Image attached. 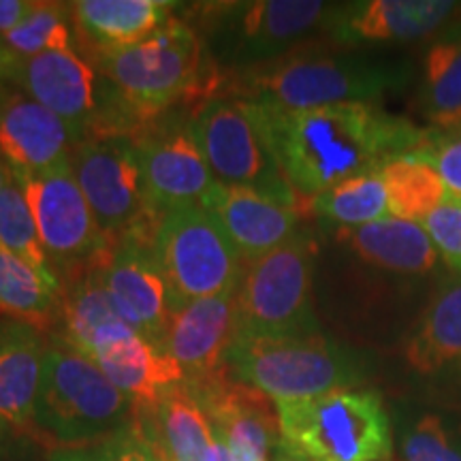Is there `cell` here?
<instances>
[{
    "instance_id": "d6a6232c",
    "label": "cell",
    "mask_w": 461,
    "mask_h": 461,
    "mask_svg": "<svg viewBox=\"0 0 461 461\" xmlns=\"http://www.w3.org/2000/svg\"><path fill=\"white\" fill-rule=\"evenodd\" d=\"M71 9L62 3H34L31 14L20 26L0 34V43L11 56L32 58L58 50H73L71 43Z\"/></svg>"
},
{
    "instance_id": "60d3db41",
    "label": "cell",
    "mask_w": 461,
    "mask_h": 461,
    "mask_svg": "<svg viewBox=\"0 0 461 461\" xmlns=\"http://www.w3.org/2000/svg\"><path fill=\"white\" fill-rule=\"evenodd\" d=\"M14 180H15L14 171H11V167L5 163V158L0 157V190H3L9 182H14Z\"/></svg>"
},
{
    "instance_id": "3957f363",
    "label": "cell",
    "mask_w": 461,
    "mask_h": 461,
    "mask_svg": "<svg viewBox=\"0 0 461 461\" xmlns=\"http://www.w3.org/2000/svg\"><path fill=\"white\" fill-rule=\"evenodd\" d=\"M132 420V403L95 361L65 339L45 348L34 411L39 438L56 448L103 445Z\"/></svg>"
},
{
    "instance_id": "836d02e7",
    "label": "cell",
    "mask_w": 461,
    "mask_h": 461,
    "mask_svg": "<svg viewBox=\"0 0 461 461\" xmlns=\"http://www.w3.org/2000/svg\"><path fill=\"white\" fill-rule=\"evenodd\" d=\"M403 461H461V438L436 414L420 417L402 440Z\"/></svg>"
},
{
    "instance_id": "8fae6325",
    "label": "cell",
    "mask_w": 461,
    "mask_h": 461,
    "mask_svg": "<svg viewBox=\"0 0 461 461\" xmlns=\"http://www.w3.org/2000/svg\"><path fill=\"white\" fill-rule=\"evenodd\" d=\"M190 129L218 182L302 210L303 201L282 176L244 101L214 96L199 109Z\"/></svg>"
},
{
    "instance_id": "7bdbcfd3",
    "label": "cell",
    "mask_w": 461,
    "mask_h": 461,
    "mask_svg": "<svg viewBox=\"0 0 461 461\" xmlns=\"http://www.w3.org/2000/svg\"><path fill=\"white\" fill-rule=\"evenodd\" d=\"M295 461H297V459H295Z\"/></svg>"
},
{
    "instance_id": "30bf717a",
    "label": "cell",
    "mask_w": 461,
    "mask_h": 461,
    "mask_svg": "<svg viewBox=\"0 0 461 461\" xmlns=\"http://www.w3.org/2000/svg\"><path fill=\"white\" fill-rule=\"evenodd\" d=\"M339 5L321 0H257L207 11L210 48L230 71L278 60L333 24Z\"/></svg>"
},
{
    "instance_id": "f1b7e54d",
    "label": "cell",
    "mask_w": 461,
    "mask_h": 461,
    "mask_svg": "<svg viewBox=\"0 0 461 461\" xmlns=\"http://www.w3.org/2000/svg\"><path fill=\"white\" fill-rule=\"evenodd\" d=\"M0 312L17 322L48 330L62 316V295L48 285L37 269L31 267L7 248L0 246Z\"/></svg>"
},
{
    "instance_id": "52a82bcc",
    "label": "cell",
    "mask_w": 461,
    "mask_h": 461,
    "mask_svg": "<svg viewBox=\"0 0 461 461\" xmlns=\"http://www.w3.org/2000/svg\"><path fill=\"white\" fill-rule=\"evenodd\" d=\"M95 67L122 99L148 120L199 88L205 43L186 22L171 17L143 41L118 50H95Z\"/></svg>"
},
{
    "instance_id": "6da1fadb",
    "label": "cell",
    "mask_w": 461,
    "mask_h": 461,
    "mask_svg": "<svg viewBox=\"0 0 461 461\" xmlns=\"http://www.w3.org/2000/svg\"><path fill=\"white\" fill-rule=\"evenodd\" d=\"M244 103L282 176L308 203L348 177L411 157L423 141L419 126L378 103H338L293 112Z\"/></svg>"
},
{
    "instance_id": "74e56055",
    "label": "cell",
    "mask_w": 461,
    "mask_h": 461,
    "mask_svg": "<svg viewBox=\"0 0 461 461\" xmlns=\"http://www.w3.org/2000/svg\"><path fill=\"white\" fill-rule=\"evenodd\" d=\"M32 0H0V34H7L26 20Z\"/></svg>"
},
{
    "instance_id": "603a6c76",
    "label": "cell",
    "mask_w": 461,
    "mask_h": 461,
    "mask_svg": "<svg viewBox=\"0 0 461 461\" xmlns=\"http://www.w3.org/2000/svg\"><path fill=\"white\" fill-rule=\"evenodd\" d=\"M92 361L115 389L122 391L135 414L154 412L167 391L186 383L182 367L165 353L163 346L140 331L107 346Z\"/></svg>"
},
{
    "instance_id": "e575fe53",
    "label": "cell",
    "mask_w": 461,
    "mask_h": 461,
    "mask_svg": "<svg viewBox=\"0 0 461 461\" xmlns=\"http://www.w3.org/2000/svg\"><path fill=\"white\" fill-rule=\"evenodd\" d=\"M411 157L434 167L445 182L448 199L461 201V124L453 129H425L423 141Z\"/></svg>"
},
{
    "instance_id": "83f0119b",
    "label": "cell",
    "mask_w": 461,
    "mask_h": 461,
    "mask_svg": "<svg viewBox=\"0 0 461 461\" xmlns=\"http://www.w3.org/2000/svg\"><path fill=\"white\" fill-rule=\"evenodd\" d=\"M417 101L429 129L461 124V22L445 28L425 50Z\"/></svg>"
},
{
    "instance_id": "7c38bea8",
    "label": "cell",
    "mask_w": 461,
    "mask_h": 461,
    "mask_svg": "<svg viewBox=\"0 0 461 461\" xmlns=\"http://www.w3.org/2000/svg\"><path fill=\"white\" fill-rule=\"evenodd\" d=\"M73 171L109 244L141 233L148 207L135 137L112 135L73 146Z\"/></svg>"
},
{
    "instance_id": "f35d334b",
    "label": "cell",
    "mask_w": 461,
    "mask_h": 461,
    "mask_svg": "<svg viewBox=\"0 0 461 461\" xmlns=\"http://www.w3.org/2000/svg\"><path fill=\"white\" fill-rule=\"evenodd\" d=\"M50 461H109V442L90 447L56 448Z\"/></svg>"
},
{
    "instance_id": "b9f144b4",
    "label": "cell",
    "mask_w": 461,
    "mask_h": 461,
    "mask_svg": "<svg viewBox=\"0 0 461 461\" xmlns=\"http://www.w3.org/2000/svg\"><path fill=\"white\" fill-rule=\"evenodd\" d=\"M7 429H9V425L5 423L3 417H0V442H3V438H5V434H7Z\"/></svg>"
},
{
    "instance_id": "4fadbf2b",
    "label": "cell",
    "mask_w": 461,
    "mask_h": 461,
    "mask_svg": "<svg viewBox=\"0 0 461 461\" xmlns=\"http://www.w3.org/2000/svg\"><path fill=\"white\" fill-rule=\"evenodd\" d=\"M15 182L24 190L39 235L54 265L60 261L99 263L109 257L113 246L103 235L79 188L73 160L48 173L15 176Z\"/></svg>"
},
{
    "instance_id": "ac0fdd59",
    "label": "cell",
    "mask_w": 461,
    "mask_h": 461,
    "mask_svg": "<svg viewBox=\"0 0 461 461\" xmlns=\"http://www.w3.org/2000/svg\"><path fill=\"white\" fill-rule=\"evenodd\" d=\"M459 11L448 0H366L339 5L330 28L333 41L412 43L440 34Z\"/></svg>"
},
{
    "instance_id": "5b68a950",
    "label": "cell",
    "mask_w": 461,
    "mask_h": 461,
    "mask_svg": "<svg viewBox=\"0 0 461 461\" xmlns=\"http://www.w3.org/2000/svg\"><path fill=\"white\" fill-rule=\"evenodd\" d=\"M280 447L297 461H387L391 420L376 391L346 387L276 402Z\"/></svg>"
},
{
    "instance_id": "4316f807",
    "label": "cell",
    "mask_w": 461,
    "mask_h": 461,
    "mask_svg": "<svg viewBox=\"0 0 461 461\" xmlns=\"http://www.w3.org/2000/svg\"><path fill=\"white\" fill-rule=\"evenodd\" d=\"M71 17L95 50L129 48L148 39L171 20L177 3L167 0H79Z\"/></svg>"
},
{
    "instance_id": "7a4b0ae2",
    "label": "cell",
    "mask_w": 461,
    "mask_h": 461,
    "mask_svg": "<svg viewBox=\"0 0 461 461\" xmlns=\"http://www.w3.org/2000/svg\"><path fill=\"white\" fill-rule=\"evenodd\" d=\"M414 67L406 58L366 51L295 50L278 60L230 71L229 99L276 109H312L338 103H376L402 90Z\"/></svg>"
},
{
    "instance_id": "2e32d148",
    "label": "cell",
    "mask_w": 461,
    "mask_h": 461,
    "mask_svg": "<svg viewBox=\"0 0 461 461\" xmlns=\"http://www.w3.org/2000/svg\"><path fill=\"white\" fill-rule=\"evenodd\" d=\"M152 214H165L171 207L201 203L218 180L201 152L190 124L165 132L135 135Z\"/></svg>"
},
{
    "instance_id": "f546056e",
    "label": "cell",
    "mask_w": 461,
    "mask_h": 461,
    "mask_svg": "<svg viewBox=\"0 0 461 461\" xmlns=\"http://www.w3.org/2000/svg\"><path fill=\"white\" fill-rule=\"evenodd\" d=\"M387 188L389 214L400 221L423 222L448 199L447 186L434 167L414 157H402L380 167Z\"/></svg>"
},
{
    "instance_id": "e0dca14e",
    "label": "cell",
    "mask_w": 461,
    "mask_h": 461,
    "mask_svg": "<svg viewBox=\"0 0 461 461\" xmlns=\"http://www.w3.org/2000/svg\"><path fill=\"white\" fill-rule=\"evenodd\" d=\"M186 389L235 461H267L272 447L280 445L278 412H272L269 397L235 380L230 372Z\"/></svg>"
},
{
    "instance_id": "d4e9b609",
    "label": "cell",
    "mask_w": 461,
    "mask_h": 461,
    "mask_svg": "<svg viewBox=\"0 0 461 461\" xmlns=\"http://www.w3.org/2000/svg\"><path fill=\"white\" fill-rule=\"evenodd\" d=\"M105 261L86 269L62 295V339L88 359H95L107 346L137 331L109 295L103 278Z\"/></svg>"
},
{
    "instance_id": "8d00e7d4",
    "label": "cell",
    "mask_w": 461,
    "mask_h": 461,
    "mask_svg": "<svg viewBox=\"0 0 461 461\" xmlns=\"http://www.w3.org/2000/svg\"><path fill=\"white\" fill-rule=\"evenodd\" d=\"M109 461H163L135 423L109 440Z\"/></svg>"
},
{
    "instance_id": "9a60e30c",
    "label": "cell",
    "mask_w": 461,
    "mask_h": 461,
    "mask_svg": "<svg viewBox=\"0 0 461 461\" xmlns=\"http://www.w3.org/2000/svg\"><path fill=\"white\" fill-rule=\"evenodd\" d=\"M103 278L124 319L141 336L163 344L176 302L154 258L152 244L141 233L120 238L103 265Z\"/></svg>"
},
{
    "instance_id": "ba28073f",
    "label": "cell",
    "mask_w": 461,
    "mask_h": 461,
    "mask_svg": "<svg viewBox=\"0 0 461 461\" xmlns=\"http://www.w3.org/2000/svg\"><path fill=\"white\" fill-rule=\"evenodd\" d=\"M149 244L176 310L197 299L238 293L244 258L201 203L171 207L160 214Z\"/></svg>"
},
{
    "instance_id": "5bb4252c",
    "label": "cell",
    "mask_w": 461,
    "mask_h": 461,
    "mask_svg": "<svg viewBox=\"0 0 461 461\" xmlns=\"http://www.w3.org/2000/svg\"><path fill=\"white\" fill-rule=\"evenodd\" d=\"M238 333V297L233 293L180 305L160 346L182 367L184 384L201 387L229 374L227 357Z\"/></svg>"
},
{
    "instance_id": "4dcf8cb0",
    "label": "cell",
    "mask_w": 461,
    "mask_h": 461,
    "mask_svg": "<svg viewBox=\"0 0 461 461\" xmlns=\"http://www.w3.org/2000/svg\"><path fill=\"white\" fill-rule=\"evenodd\" d=\"M310 212L338 227H361L391 218L387 188L378 171L336 184L308 203Z\"/></svg>"
},
{
    "instance_id": "d6986e66",
    "label": "cell",
    "mask_w": 461,
    "mask_h": 461,
    "mask_svg": "<svg viewBox=\"0 0 461 461\" xmlns=\"http://www.w3.org/2000/svg\"><path fill=\"white\" fill-rule=\"evenodd\" d=\"M0 157L14 176L60 169L73 158L68 126L24 92L0 96Z\"/></svg>"
},
{
    "instance_id": "484cf974",
    "label": "cell",
    "mask_w": 461,
    "mask_h": 461,
    "mask_svg": "<svg viewBox=\"0 0 461 461\" xmlns=\"http://www.w3.org/2000/svg\"><path fill=\"white\" fill-rule=\"evenodd\" d=\"M132 423L163 461H207L216 442L214 428L186 384L167 391L157 411L135 414Z\"/></svg>"
},
{
    "instance_id": "ab89813d",
    "label": "cell",
    "mask_w": 461,
    "mask_h": 461,
    "mask_svg": "<svg viewBox=\"0 0 461 461\" xmlns=\"http://www.w3.org/2000/svg\"><path fill=\"white\" fill-rule=\"evenodd\" d=\"M207 461H235V459L227 448V445H224L221 438L216 436V442H214V447H212L210 455H207Z\"/></svg>"
},
{
    "instance_id": "9c48e42d",
    "label": "cell",
    "mask_w": 461,
    "mask_h": 461,
    "mask_svg": "<svg viewBox=\"0 0 461 461\" xmlns=\"http://www.w3.org/2000/svg\"><path fill=\"white\" fill-rule=\"evenodd\" d=\"M238 336L319 333L314 312V244L297 233L286 244L246 263L238 286Z\"/></svg>"
},
{
    "instance_id": "ffe728a7",
    "label": "cell",
    "mask_w": 461,
    "mask_h": 461,
    "mask_svg": "<svg viewBox=\"0 0 461 461\" xmlns=\"http://www.w3.org/2000/svg\"><path fill=\"white\" fill-rule=\"evenodd\" d=\"M336 241L378 274L414 282H429L440 274V257L420 222L384 218L361 227H336Z\"/></svg>"
},
{
    "instance_id": "cb8c5ba5",
    "label": "cell",
    "mask_w": 461,
    "mask_h": 461,
    "mask_svg": "<svg viewBox=\"0 0 461 461\" xmlns=\"http://www.w3.org/2000/svg\"><path fill=\"white\" fill-rule=\"evenodd\" d=\"M45 344L41 331L24 322H0V417L22 434L37 436L39 384Z\"/></svg>"
},
{
    "instance_id": "277c9868",
    "label": "cell",
    "mask_w": 461,
    "mask_h": 461,
    "mask_svg": "<svg viewBox=\"0 0 461 461\" xmlns=\"http://www.w3.org/2000/svg\"><path fill=\"white\" fill-rule=\"evenodd\" d=\"M3 75L68 126L73 146L112 135H132L146 120L122 99L95 62L75 50H58L32 58L5 56Z\"/></svg>"
},
{
    "instance_id": "8992f818",
    "label": "cell",
    "mask_w": 461,
    "mask_h": 461,
    "mask_svg": "<svg viewBox=\"0 0 461 461\" xmlns=\"http://www.w3.org/2000/svg\"><path fill=\"white\" fill-rule=\"evenodd\" d=\"M227 366L235 380L274 402L308 400L355 387L361 380V366L353 350L322 333L238 336Z\"/></svg>"
},
{
    "instance_id": "d590c367",
    "label": "cell",
    "mask_w": 461,
    "mask_h": 461,
    "mask_svg": "<svg viewBox=\"0 0 461 461\" xmlns=\"http://www.w3.org/2000/svg\"><path fill=\"white\" fill-rule=\"evenodd\" d=\"M420 224L448 272L461 276V201L447 199Z\"/></svg>"
},
{
    "instance_id": "1f68e13d",
    "label": "cell",
    "mask_w": 461,
    "mask_h": 461,
    "mask_svg": "<svg viewBox=\"0 0 461 461\" xmlns=\"http://www.w3.org/2000/svg\"><path fill=\"white\" fill-rule=\"evenodd\" d=\"M0 246L37 269L48 285L62 295L56 265L45 250L24 190L15 180L0 190Z\"/></svg>"
},
{
    "instance_id": "44dd1931",
    "label": "cell",
    "mask_w": 461,
    "mask_h": 461,
    "mask_svg": "<svg viewBox=\"0 0 461 461\" xmlns=\"http://www.w3.org/2000/svg\"><path fill=\"white\" fill-rule=\"evenodd\" d=\"M201 205L214 214L244 263L269 255L299 233L302 210L276 203L255 190L218 182Z\"/></svg>"
},
{
    "instance_id": "7402d4cb",
    "label": "cell",
    "mask_w": 461,
    "mask_h": 461,
    "mask_svg": "<svg viewBox=\"0 0 461 461\" xmlns=\"http://www.w3.org/2000/svg\"><path fill=\"white\" fill-rule=\"evenodd\" d=\"M402 357L420 378L461 372V276L431 293L402 339Z\"/></svg>"
}]
</instances>
